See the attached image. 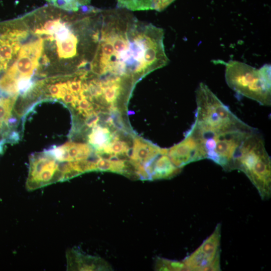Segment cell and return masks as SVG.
<instances>
[{
    "instance_id": "cell-1",
    "label": "cell",
    "mask_w": 271,
    "mask_h": 271,
    "mask_svg": "<svg viewBox=\"0 0 271 271\" xmlns=\"http://www.w3.org/2000/svg\"><path fill=\"white\" fill-rule=\"evenodd\" d=\"M162 28L139 20L130 11L100 10L90 70L101 78L133 84L169 63Z\"/></svg>"
},
{
    "instance_id": "cell-2",
    "label": "cell",
    "mask_w": 271,
    "mask_h": 271,
    "mask_svg": "<svg viewBox=\"0 0 271 271\" xmlns=\"http://www.w3.org/2000/svg\"><path fill=\"white\" fill-rule=\"evenodd\" d=\"M234 169L243 172L254 185L262 199L271 194V161L264 140L256 129L241 145L234 161Z\"/></svg>"
},
{
    "instance_id": "cell-3",
    "label": "cell",
    "mask_w": 271,
    "mask_h": 271,
    "mask_svg": "<svg viewBox=\"0 0 271 271\" xmlns=\"http://www.w3.org/2000/svg\"><path fill=\"white\" fill-rule=\"evenodd\" d=\"M256 128L232 129L213 131L194 124L187 131L191 134L204 152L206 159L211 160L224 170H234V164L238 150L243 141Z\"/></svg>"
},
{
    "instance_id": "cell-4",
    "label": "cell",
    "mask_w": 271,
    "mask_h": 271,
    "mask_svg": "<svg viewBox=\"0 0 271 271\" xmlns=\"http://www.w3.org/2000/svg\"><path fill=\"white\" fill-rule=\"evenodd\" d=\"M222 62L225 66V81L231 89L261 105H270V64L257 69L238 61Z\"/></svg>"
},
{
    "instance_id": "cell-5",
    "label": "cell",
    "mask_w": 271,
    "mask_h": 271,
    "mask_svg": "<svg viewBox=\"0 0 271 271\" xmlns=\"http://www.w3.org/2000/svg\"><path fill=\"white\" fill-rule=\"evenodd\" d=\"M196 101L193 123L200 127L224 131L250 126L235 115L203 82L199 83L196 90Z\"/></svg>"
},
{
    "instance_id": "cell-6",
    "label": "cell",
    "mask_w": 271,
    "mask_h": 271,
    "mask_svg": "<svg viewBox=\"0 0 271 271\" xmlns=\"http://www.w3.org/2000/svg\"><path fill=\"white\" fill-rule=\"evenodd\" d=\"M59 166L58 161L46 152L34 155L31 158L27 188L34 190L61 181Z\"/></svg>"
},
{
    "instance_id": "cell-7",
    "label": "cell",
    "mask_w": 271,
    "mask_h": 271,
    "mask_svg": "<svg viewBox=\"0 0 271 271\" xmlns=\"http://www.w3.org/2000/svg\"><path fill=\"white\" fill-rule=\"evenodd\" d=\"M221 225L183 262L188 270H212V263L220 254Z\"/></svg>"
},
{
    "instance_id": "cell-8",
    "label": "cell",
    "mask_w": 271,
    "mask_h": 271,
    "mask_svg": "<svg viewBox=\"0 0 271 271\" xmlns=\"http://www.w3.org/2000/svg\"><path fill=\"white\" fill-rule=\"evenodd\" d=\"M167 155L172 164L181 169L190 163L206 159L198 143L188 131L184 140L168 149Z\"/></svg>"
},
{
    "instance_id": "cell-9",
    "label": "cell",
    "mask_w": 271,
    "mask_h": 271,
    "mask_svg": "<svg viewBox=\"0 0 271 271\" xmlns=\"http://www.w3.org/2000/svg\"><path fill=\"white\" fill-rule=\"evenodd\" d=\"M46 152L58 162H68L87 159L90 156L92 150L85 144L68 142Z\"/></svg>"
},
{
    "instance_id": "cell-10",
    "label": "cell",
    "mask_w": 271,
    "mask_h": 271,
    "mask_svg": "<svg viewBox=\"0 0 271 271\" xmlns=\"http://www.w3.org/2000/svg\"><path fill=\"white\" fill-rule=\"evenodd\" d=\"M151 174V179H169L181 171L175 167L167 154H160L155 159L144 164Z\"/></svg>"
},
{
    "instance_id": "cell-11",
    "label": "cell",
    "mask_w": 271,
    "mask_h": 271,
    "mask_svg": "<svg viewBox=\"0 0 271 271\" xmlns=\"http://www.w3.org/2000/svg\"><path fill=\"white\" fill-rule=\"evenodd\" d=\"M168 149H161L143 140L136 138L130 156L131 160L144 164L155 159L160 154H167Z\"/></svg>"
},
{
    "instance_id": "cell-12",
    "label": "cell",
    "mask_w": 271,
    "mask_h": 271,
    "mask_svg": "<svg viewBox=\"0 0 271 271\" xmlns=\"http://www.w3.org/2000/svg\"><path fill=\"white\" fill-rule=\"evenodd\" d=\"M17 97L0 91V141H7L11 133L12 111Z\"/></svg>"
},
{
    "instance_id": "cell-13",
    "label": "cell",
    "mask_w": 271,
    "mask_h": 271,
    "mask_svg": "<svg viewBox=\"0 0 271 271\" xmlns=\"http://www.w3.org/2000/svg\"><path fill=\"white\" fill-rule=\"evenodd\" d=\"M67 269L70 270H97L102 268L98 258L84 256L75 250H71L67 253Z\"/></svg>"
},
{
    "instance_id": "cell-14",
    "label": "cell",
    "mask_w": 271,
    "mask_h": 271,
    "mask_svg": "<svg viewBox=\"0 0 271 271\" xmlns=\"http://www.w3.org/2000/svg\"><path fill=\"white\" fill-rule=\"evenodd\" d=\"M113 136L107 127L96 125L88 136V142L96 149V153L102 151L112 141Z\"/></svg>"
},
{
    "instance_id": "cell-15",
    "label": "cell",
    "mask_w": 271,
    "mask_h": 271,
    "mask_svg": "<svg viewBox=\"0 0 271 271\" xmlns=\"http://www.w3.org/2000/svg\"><path fill=\"white\" fill-rule=\"evenodd\" d=\"M118 7L129 11L152 10L151 0H117Z\"/></svg>"
},
{
    "instance_id": "cell-16",
    "label": "cell",
    "mask_w": 271,
    "mask_h": 271,
    "mask_svg": "<svg viewBox=\"0 0 271 271\" xmlns=\"http://www.w3.org/2000/svg\"><path fill=\"white\" fill-rule=\"evenodd\" d=\"M157 270H188L187 266L182 262L159 258L157 261Z\"/></svg>"
},
{
    "instance_id": "cell-17",
    "label": "cell",
    "mask_w": 271,
    "mask_h": 271,
    "mask_svg": "<svg viewBox=\"0 0 271 271\" xmlns=\"http://www.w3.org/2000/svg\"><path fill=\"white\" fill-rule=\"evenodd\" d=\"M67 88L73 93L78 95L81 88L82 80L76 76L74 79L66 82Z\"/></svg>"
},
{
    "instance_id": "cell-18",
    "label": "cell",
    "mask_w": 271,
    "mask_h": 271,
    "mask_svg": "<svg viewBox=\"0 0 271 271\" xmlns=\"http://www.w3.org/2000/svg\"><path fill=\"white\" fill-rule=\"evenodd\" d=\"M175 0H151L152 10L161 12Z\"/></svg>"
},
{
    "instance_id": "cell-19",
    "label": "cell",
    "mask_w": 271,
    "mask_h": 271,
    "mask_svg": "<svg viewBox=\"0 0 271 271\" xmlns=\"http://www.w3.org/2000/svg\"><path fill=\"white\" fill-rule=\"evenodd\" d=\"M51 3L52 0H46ZM77 2L81 6L89 5L90 3V0H74Z\"/></svg>"
},
{
    "instance_id": "cell-20",
    "label": "cell",
    "mask_w": 271,
    "mask_h": 271,
    "mask_svg": "<svg viewBox=\"0 0 271 271\" xmlns=\"http://www.w3.org/2000/svg\"><path fill=\"white\" fill-rule=\"evenodd\" d=\"M6 142L7 141L5 140L0 141V154H2L3 153L4 145Z\"/></svg>"
}]
</instances>
